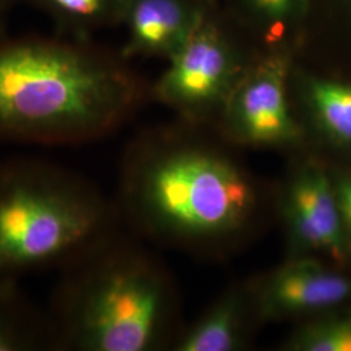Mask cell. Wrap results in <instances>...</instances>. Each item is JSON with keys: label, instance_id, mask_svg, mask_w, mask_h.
Wrapping results in <instances>:
<instances>
[{"label": "cell", "instance_id": "6da1fadb", "mask_svg": "<svg viewBox=\"0 0 351 351\" xmlns=\"http://www.w3.org/2000/svg\"><path fill=\"white\" fill-rule=\"evenodd\" d=\"M216 128L173 121L126 145L114 198L121 224L152 245L223 258L275 219L268 188Z\"/></svg>", "mask_w": 351, "mask_h": 351}, {"label": "cell", "instance_id": "7a4b0ae2", "mask_svg": "<svg viewBox=\"0 0 351 351\" xmlns=\"http://www.w3.org/2000/svg\"><path fill=\"white\" fill-rule=\"evenodd\" d=\"M150 101V81L95 38L0 36V145L94 143Z\"/></svg>", "mask_w": 351, "mask_h": 351}, {"label": "cell", "instance_id": "3957f363", "mask_svg": "<svg viewBox=\"0 0 351 351\" xmlns=\"http://www.w3.org/2000/svg\"><path fill=\"white\" fill-rule=\"evenodd\" d=\"M125 228L58 271L45 307L52 351L171 349L178 295L163 262Z\"/></svg>", "mask_w": 351, "mask_h": 351}, {"label": "cell", "instance_id": "277c9868", "mask_svg": "<svg viewBox=\"0 0 351 351\" xmlns=\"http://www.w3.org/2000/svg\"><path fill=\"white\" fill-rule=\"evenodd\" d=\"M124 228L114 199L62 164L0 162V281L60 271Z\"/></svg>", "mask_w": 351, "mask_h": 351}, {"label": "cell", "instance_id": "5b68a950", "mask_svg": "<svg viewBox=\"0 0 351 351\" xmlns=\"http://www.w3.org/2000/svg\"><path fill=\"white\" fill-rule=\"evenodd\" d=\"M263 53L213 0L185 45L151 82V101L197 125L216 128L233 91Z\"/></svg>", "mask_w": 351, "mask_h": 351}, {"label": "cell", "instance_id": "8992f818", "mask_svg": "<svg viewBox=\"0 0 351 351\" xmlns=\"http://www.w3.org/2000/svg\"><path fill=\"white\" fill-rule=\"evenodd\" d=\"M289 156L275 186V220L281 226L287 256H311L351 269L326 160L307 147Z\"/></svg>", "mask_w": 351, "mask_h": 351}, {"label": "cell", "instance_id": "52a82bcc", "mask_svg": "<svg viewBox=\"0 0 351 351\" xmlns=\"http://www.w3.org/2000/svg\"><path fill=\"white\" fill-rule=\"evenodd\" d=\"M297 51H265L241 80L216 129L236 147L291 154L306 149V138L290 101V75Z\"/></svg>", "mask_w": 351, "mask_h": 351}, {"label": "cell", "instance_id": "ba28073f", "mask_svg": "<svg viewBox=\"0 0 351 351\" xmlns=\"http://www.w3.org/2000/svg\"><path fill=\"white\" fill-rule=\"evenodd\" d=\"M249 287L263 323H300L351 303V269L311 256H287Z\"/></svg>", "mask_w": 351, "mask_h": 351}, {"label": "cell", "instance_id": "9c48e42d", "mask_svg": "<svg viewBox=\"0 0 351 351\" xmlns=\"http://www.w3.org/2000/svg\"><path fill=\"white\" fill-rule=\"evenodd\" d=\"M290 101L307 149L326 160L351 164V80L295 60Z\"/></svg>", "mask_w": 351, "mask_h": 351}, {"label": "cell", "instance_id": "30bf717a", "mask_svg": "<svg viewBox=\"0 0 351 351\" xmlns=\"http://www.w3.org/2000/svg\"><path fill=\"white\" fill-rule=\"evenodd\" d=\"M213 0H125L121 26L126 59L169 60L188 40Z\"/></svg>", "mask_w": 351, "mask_h": 351}, {"label": "cell", "instance_id": "8fae6325", "mask_svg": "<svg viewBox=\"0 0 351 351\" xmlns=\"http://www.w3.org/2000/svg\"><path fill=\"white\" fill-rule=\"evenodd\" d=\"M264 324L249 282L226 289L188 328H181L171 350L241 351Z\"/></svg>", "mask_w": 351, "mask_h": 351}, {"label": "cell", "instance_id": "7c38bea8", "mask_svg": "<svg viewBox=\"0 0 351 351\" xmlns=\"http://www.w3.org/2000/svg\"><path fill=\"white\" fill-rule=\"evenodd\" d=\"M297 59L351 80V0H308Z\"/></svg>", "mask_w": 351, "mask_h": 351}, {"label": "cell", "instance_id": "4fadbf2b", "mask_svg": "<svg viewBox=\"0 0 351 351\" xmlns=\"http://www.w3.org/2000/svg\"><path fill=\"white\" fill-rule=\"evenodd\" d=\"M233 23L261 51H297L308 0H220Z\"/></svg>", "mask_w": 351, "mask_h": 351}, {"label": "cell", "instance_id": "5bb4252c", "mask_svg": "<svg viewBox=\"0 0 351 351\" xmlns=\"http://www.w3.org/2000/svg\"><path fill=\"white\" fill-rule=\"evenodd\" d=\"M0 351H52L46 308L21 289V282L0 281Z\"/></svg>", "mask_w": 351, "mask_h": 351}, {"label": "cell", "instance_id": "9a60e30c", "mask_svg": "<svg viewBox=\"0 0 351 351\" xmlns=\"http://www.w3.org/2000/svg\"><path fill=\"white\" fill-rule=\"evenodd\" d=\"M45 14L55 33L90 39L99 32L121 26L125 0H20Z\"/></svg>", "mask_w": 351, "mask_h": 351}, {"label": "cell", "instance_id": "2e32d148", "mask_svg": "<svg viewBox=\"0 0 351 351\" xmlns=\"http://www.w3.org/2000/svg\"><path fill=\"white\" fill-rule=\"evenodd\" d=\"M280 350L351 351V303L295 323Z\"/></svg>", "mask_w": 351, "mask_h": 351}, {"label": "cell", "instance_id": "e0dca14e", "mask_svg": "<svg viewBox=\"0 0 351 351\" xmlns=\"http://www.w3.org/2000/svg\"><path fill=\"white\" fill-rule=\"evenodd\" d=\"M326 162L337 201L343 237L351 254V164Z\"/></svg>", "mask_w": 351, "mask_h": 351}, {"label": "cell", "instance_id": "ac0fdd59", "mask_svg": "<svg viewBox=\"0 0 351 351\" xmlns=\"http://www.w3.org/2000/svg\"><path fill=\"white\" fill-rule=\"evenodd\" d=\"M20 4V0H0V36L4 34V26L13 8Z\"/></svg>", "mask_w": 351, "mask_h": 351}]
</instances>
